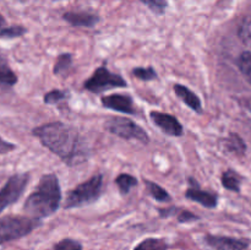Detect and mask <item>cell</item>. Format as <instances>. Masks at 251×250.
<instances>
[{"label":"cell","mask_w":251,"mask_h":250,"mask_svg":"<svg viewBox=\"0 0 251 250\" xmlns=\"http://www.w3.org/2000/svg\"><path fill=\"white\" fill-rule=\"evenodd\" d=\"M32 132L43 146L55 153L68 166H76L87 158V145L74 126L54 122L36 127Z\"/></svg>","instance_id":"1"},{"label":"cell","mask_w":251,"mask_h":250,"mask_svg":"<svg viewBox=\"0 0 251 250\" xmlns=\"http://www.w3.org/2000/svg\"><path fill=\"white\" fill-rule=\"evenodd\" d=\"M61 190L55 174H46L41 178L36 190L26 199L24 210L31 217L44 218L51 216L59 208Z\"/></svg>","instance_id":"2"},{"label":"cell","mask_w":251,"mask_h":250,"mask_svg":"<svg viewBox=\"0 0 251 250\" xmlns=\"http://www.w3.org/2000/svg\"><path fill=\"white\" fill-rule=\"evenodd\" d=\"M39 225V220L26 216H5L0 218V244L20 239Z\"/></svg>","instance_id":"3"},{"label":"cell","mask_w":251,"mask_h":250,"mask_svg":"<svg viewBox=\"0 0 251 250\" xmlns=\"http://www.w3.org/2000/svg\"><path fill=\"white\" fill-rule=\"evenodd\" d=\"M102 188L103 176L100 174H97L88 180L83 181L82 184L76 186L74 190L69 193L68 198H66L65 208L81 207V206L95 202L100 196Z\"/></svg>","instance_id":"4"},{"label":"cell","mask_w":251,"mask_h":250,"mask_svg":"<svg viewBox=\"0 0 251 250\" xmlns=\"http://www.w3.org/2000/svg\"><path fill=\"white\" fill-rule=\"evenodd\" d=\"M105 127L109 130L112 134L117 136L123 137L125 140H137L142 144L147 145L150 142L149 134L142 129L141 126L132 122L129 118L124 117H114L110 118L105 123Z\"/></svg>","instance_id":"5"},{"label":"cell","mask_w":251,"mask_h":250,"mask_svg":"<svg viewBox=\"0 0 251 250\" xmlns=\"http://www.w3.org/2000/svg\"><path fill=\"white\" fill-rule=\"evenodd\" d=\"M127 82L120 75L113 74L104 66H100L85 82V88L92 93H100L115 87H126Z\"/></svg>","instance_id":"6"},{"label":"cell","mask_w":251,"mask_h":250,"mask_svg":"<svg viewBox=\"0 0 251 250\" xmlns=\"http://www.w3.org/2000/svg\"><path fill=\"white\" fill-rule=\"evenodd\" d=\"M28 180V173L14 174L7 179L5 185L0 189V213L21 198L24 191L26 190Z\"/></svg>","instance_id":"7"},{"label":"cell","mask_w":251,"mask_h":250,"mask_svg":"<svg viewBox=\"0 0 251 250\" xmlns=\"http://www.w3.org/2000/svg\"><path fill=\"white\" fill-rule=\"evenodd\" d=\"M150 117H151L153 124L157 125L166 134L171 135V136H181L183 135V125L173 115L153 110V112L150 113Z\"/></svg>","instance_id":"8"},{"label":"cell","mask_w":251,"mask_h":250,"mask_svg":"<svg viewBox=\"0 0 251 250\" xmlns=\"http://www.w3.org/2000/svg\"><path fill=\"white\" fill-rule=\"evenodd\" d=\"M102 104L103 107L108 108V109L124 113V114H134L135 113L134 100L127 95L115 93V95L104 96L102 98Z\"/></svg>","instance_id":"9"},{"label":"cell","mask_w":251,"mask_h":250,"mask_svg":"<svg viewBox=\"0 0 251 250\" xmlns=\"http://www.w3.org/2000/svg\"><path fill=\"white\" fill-rule=\"evenodd\" d=\"M190 188L185 191L186 199L199 202L203 207L207 208H215L217 206V195L216 194L200 189L198 181L194 180V179H190Z\"/></svg>","instance_id":"10"},{"label":"cell","mask_w":251,"mask_h":250,"mask_svg":"<svg viewBox=\"0 0 251 250\" xmlns=\"http://www.w3.org/2000/svg\"><path fill=\"white\" fill-rule=\"evenodd\" d=\"M206 243L215 250H245L248 248V242L245 240L217 235H207Z\"/></svg>","instance_id":"11"},{"label":"cell","mask_w":251,"mask_h":250,"mask_svg":"<svg viewBox=\"0 0 251 250\" xmlns=\"http://www.w3.org/2000/svg\"><path fill=\"white\" fill-rule=\"evenodd\" d=\"M173 90L174 92L176 93V96H178L190 109L199 113V114L202 113V104H201L200 98H199L193 91L189 90L186 86L180 85V83H176V85L173 86Z\"/></svg>","instance_id":"12"},{"label":"cell","mask_w":251,"mask_h":250,"mask_svg":"<svg viewBox=\"0 0 251 250\" xmlns=\"http://www.w3.org/2000/svg\"><path fill=\"white\" fill-rule=\"evenodd\" d=\"M64 20L76 27H93L100 21L97 15L85 11L66 12L64 14Z\"/></svg>","instance_id":"13"},{"label":"cell","mask_w":251,"mask_h":250,"mask_svg":"<svg viewBox=\"0 0 251 250\" xmlns=\"http://www.w3.org/2000/svg\"><path fill=\"white\" fill-rule=\"evenodd\" d=\"M17 83L16 74L12 71L9 64L0 59V86L2 87H12Z\"/></svg>","instance_id":"14"},{"label":"cell","mask_w":251,"mask_h":250,"mask_svg":"<svg viewBox=\"0 0 251 250\" xmlns=\"http://www.w3.org/2000/svg\"><path fill=\"white\" fill-rule=\"evenodd\" d=\"M222 185L223 188H226L227 190L235 191V193H239L240 191V183H242V176L237 173V172L232 171H226L222 174Z\"/></svg>","instance_id":"15"},{"label":"cell","mask_w":251,"mask_h":250,"mask_svg":"<svg viewBox=\"0 0 251 250\" xmlns=\"http://www.w3.org/2000/svg\"><path fill=\"white\" fill-rule=\"evenodd\" d=\"M115 184L118 185L120 194H122V195H126L134 186L137 185V179L135 178V176L130 175V174L123 173L120 174L119 176H117Z\"/></svg>","instance_id":"16"},{"label":"cell","mask_w":251,"mask_h":250,"mask_svg":"<svg viewBox=\"0 0 251 250\" xmlns=\"http://www.w3.org/2000/svg\"><path fill=\"white\" fill-rule=\"evenodd\" d=\"M145 184H146L147 190L151 194L152 198L156 199L157 201H161V202H168V201H171V195L168 194V191L164 190V189L162 188V186H159L158 184L150 180L145 181Z\"/></svg>","instance_id":"17"},{"label":"cell","mask_w":251,"mask_h":250,"mask_svg":"<svg viewBox=\"0 0 251 250\" xmlns=\"http://www.w3.org/2000/svg\"><path fill=\"white\" fill-rule=\"evenodd\" d=\"M167 243L163 239H157V238H149L145 239L135 248V250H166Z\"/></svg>","instance_id":"18"},{"label":"cell","mask_w":251,"mask_h":250,"mask_svg":"<svg viewBox=\"0 0 251 250\" xmlns=\"http://www.w3.org/2000/svg\"><path fill=\"white\" fill-rule=\"evenodd\" d=\"M225 146L228 151L235 152V153H244L245 144L237 134H230L228 139L225 140Z\"/></svg>","instance_id":"19"},{"label":"cell","mask_w":251,"mask_h":250,"mask_svg":"<svg viewBox=\"0 0 251 250\" xmlns=\"http://www.w3.org/2000/svg\"><path fill=\"white\" fill-rule=\"evenodd\" d=\"M238 66H239L240 73L251 83V51H244L240 54L238 59Z\"/></svg>","instance_id":"20"},{"label":"cell","mask_w":251,"mask_h":250,"mask_svg":"<svg viewBox=\"0 0 251 250\" xmlns=\"http://www.w3.org/2000/svg\"><path fill=\"white\" fill-rule=\"evenodd\" d=\"M71 64H73V56H71V54H61V55L58 56L55 65H54V74L55 75H63V74H65L68 71Z\"/></svg>","instance_id":"21"},{"label":"cell","mask_w":251,"mask_h":250,"mask_svg":"<svg viewBox=\"0 0 251 250\" xmlns=\"http://www.w3.org/2000/svg\"><path fill=\"white\" fill-rule=\"evenodd\" d=\"M132 75L144 81H151L157 77V73L153 68H136L132 70Z\"/></svg>","instance_id":"22"},{"label":"cell","mask_w":251,"mask_h":250,"mask_svg":"<svg viewBox=\"0 0 251 250\" xmlns=\"http://www.w3.org/2000/svg\"><path fill=\"white\" fill-rule=\"evenodd\" d=\"M66 97H68V92H65V91L53 90L50 92L46 93V96H44V103H47V104H56L60 100H65Z\"/></svg>","instance_id":"23"},{"label":"cell","mask_w":251,"mask_h":250,"mask_svg":"<svg viewBox=\"0 0 251 250\" xmlns=\"http://www.w3.org/2000/svg\"><path fill=\"white\" fill-rule=\"evenodd\" d=\"M27 29L22 26H7L4 31L0 33V38H17L24 36Z\"/></svg>","instance_id":"24"},{"label":"cell","mask_w":251,"mask_h":250,"mask_svg":"<svg viewBox=\"0 0 251 250\" xmlns=\"http://www.w3.org/2000/svg\"><path fill=\"white\" fill-rule=\"evenodd\" d=\"M239 37L243 43L251 46V19L245 20L239 28Z\"/></svg>","instance_id":"25"},{"label":"cell","mask_w":251,"mask_h":250,"mask_svg":"<svg viewBox=\"0 0 251 250\" xmlns=\"http://www.w3.org/2000/svg\"><path fill=\"white\" fill-rule=\"evenodd\" d=\"M141 1L156 14H163L167 7L166 0H141Z\"/></svg>","instance_id":"26"},{"label":"cell","mask_w":251,"mask_h":250,"mask_svg":"<svg viewBox=\"0 0 251 250\" xmlns=\"http://www.w3.org/2000/svg\"><path fill=\"white\" fill-rule=\"evenodd\" d=\"M55 250H82V247L74 239H63L55 245Z\"/></svg>","instance_id":"27"},{"label":"cell","mask_w":251,"mask_h":250,"mask_svg":"<svg viewBox=\"0 0 251 250\" xmlns=\"http://www.w3.org/2000/svg\"><path fill=\"white\" fill-rule=\"evenodd\" d=\"M199 220L198 216H195L194 213H191L190 211H179L178 213V221L181 223H188L191 221Z\"/></svg>","instance_id":"28"},{"label":"cell","mask_w":251,"mask_h":250,"mask_svg":"<svg viewBox=\"0 0 251 250\" xmlns=\"http://www.w3.org/2000/svg\"><path fill=\"white\" fill-rule=\"evenodd\" d=\"M15 149H16V145L12 144V142L5 141L4 139L0 137V154L9 153V152L14 151Z\"/></svg>","instance_id":"29"},{"label":"cell","mask_w":251,"mask_h":250,"mask_svg":"<svg viewBox=\"0 0 251 250\" xmlns=\"http://www.w3.org/2000/svg\"><path fill=\"white\" fill-rule=\"evenodd\" d=\"M6 27H7L6 20H5L4 16H2V15L0 14V33H1V32L4 31V29L6 28Z\"/></svg>","instance_id":"30"}]
</instances>
